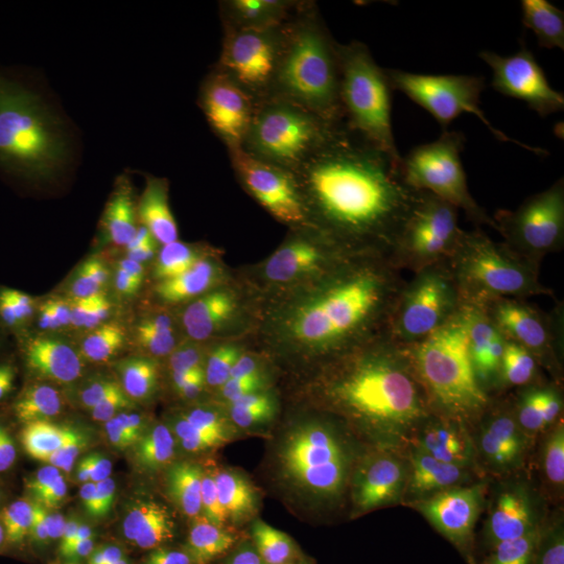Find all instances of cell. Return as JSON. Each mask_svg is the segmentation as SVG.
<instances>
[{
    "label": "cell",
    "instance_id": "6da1fadb",
    "mask_svg": "<svg viewBox=\"0 0 564 564\" xmlns=\"http://www.w3.org/2000/svg\"><path fill=\"white\" fill-rule=\"evenodd\" d=\"M120 241L80 195L30 165L0 162V337L57 360H90L130 324Z\"/></svg>",
    "mask_w": 564,
    "mask_h": 564
},
{
    "label": "cell",
    "instance_id": "7a4b0ae2",
    "mask_svg": "<svg viewBox=\"0 0 564 564\" xmlns=\"http://www.w3.org/2000/svg\"><path fill=\"white\" fill-rule=\"evenodd\" d=\"M564 99V51L533 59L449 55L433 139L456 151L510 203L540 193Z\"/></svg>",
    "mask_w": 564,
    "mask_h": 564
},
{
    "label": "cell",
    "instance_id": "3957f363",
    "mask_svg": "<svg viewBox=\"0 0 564 564\" xmlns=\"http://www.w3.org/2000/svg\"><path fill=\"white\" fill-rule=\"evenodd\" d=\"M398 207L458 305L484 300L512 216L505 193L431 137L403 167Z\"/></svg>",
    "mask_w": 564,
    "mask_h": 564
},
{
    "label": "cell",
    "instance_id": "277c9868",
    "mask_svg": "<svg viewBox=\"0 0 564 564\" xmlns=\"http://www.w3.org/2000/svg\"><path fill=\"white\" fill-rule=\"evenodd\" d=\"M484 300L564 337V197L540 193L512 205Z\"/></svg>",
    "mask_w": 564,
    "mask_h": 564
},
{
    "label": "cell",
    "instance_id": "5b68a950",
    "mask_svg": "<svg viewBox=\"0 0 564 564\" xmlns=\"http://www.w3.org/2000/svg\"><path fill=\"white\" fill-rule=\"evenodd\" d=\"M468 341L494 381L564 444V337L521 323L485 300L460 303Z\"/></svg>",
    "mask_w": 564,
    "mask_h": 564
},
{
    "label": "cell",
    "instance_id": "8992f818",
    "mask_svg": "<svg viewBox=\"0 0 564 564\" xmlns=\"http://www.w3.org/2000/svg\"><path fill=\"white\" fill-rule=\"evenodd\" d=\"M276 433L312 484L326 491L356 481V454L337 405V372L328 358L300 354L276 408Z\"/></svg>",
    "mask_w": 564,
    "mask_h": 564
},
{
    "label": "cell",
    "instance_id": "52a82bcc",
    "mask_svg": "<svg viewBox=\"0 0 564 564\" xmlns=\"http://www.w3.org/2000/svg\"><path fill=\"white\" fill-rule=\"evenodd\" d=\"M442 15L456 57L533 59L564 51V0H458Z\"/></svg>",
    "mask_w": 564,
    "mask_h": 564
},
{
    "label": "cell",
    "instance_id": "ba28073f",
    "mask_svg": "<svg viewBox=\"0 0 564 564\" xmlns=\"http://www.w3.org/2000/svg\"><path fill=\"white\" fill-rule=\"evenodd\" d=\"M270 429L260 366L256 358L242 356L207 431V454L224 485L253 494L276 458Z\"/></svg>",
    "mask_w": 564,
    "mask_h": 564
},
{
    "label": "cell",
    "instance_id": "9c48e42d",
    "mask_svg": "<svg viewBox=\"0 0 564 564\" xmlns=\"http://www.w3.org/2000/svg\"><path fill=\"white\" fill-rule=\"evenodd\" d=\"M400 519L395 505L377 489L356 481L328 489L312 524L307 550L318 563H330L377 542Z\"/></svg>",
    "mask_w": 564,
    "mask_h": 564
},
{
    "label": "cell",
    "instance_id": "30bf717a",
    "mask_svg": "<svg viewBox=\"0 0 564 564\" xmlns=\"http://www.w3.org/2000/svg\"><path fill=\"white\" fill-rule=\"evenodd\" d=\"M437 542L423 523L400 519L377 542L362 550L323 564H431Z\"/></svg>",
    "mask_w": 564,
    "mask_h": 564
},
{
    "label": "cell",
    "instance_id": "8fae6325",
    "mask_svg": "<svg viewBox=\"0 0 564 564\" xmlns=\"http://www.w3.org/2000/svg\"><path fill=\"white\" fill-rule=\"evenodd\" d=\"M216 550V540L202 521L181 517L163 529L144 564H214Z\"/></svg>",
    "mask_w": 564,
    "mask_h": 564
},
{
    "label": "cell",
    "instance_id": "7c38bea8",
    "mask_svg": "<svg viewBox=\"0 0 564 564\" xmlns=\"http://www.w3.org/2000/svg\"><path fill=\"white\" fill-rule=\"evenodd\" d=\"M531 552L547 564H564V494L547 506L529 535Z\"/></svg>",
    "mask_w": 564,
    "mask_h": 564
},
{
    "label": "cell",
    "instance_id": "4fadbf2b",
    "mask_svg": "<svg viewBox=\"0 0 564 564\" xmlns=\"http://www.w3.org/2000/svg\"><path fill=\"white\" fill-rule=\"evenodd\" d=\"M312 506V484L300 485L295 489L282 491L279 496L265 498L253 502V517L263 519L268 523L286 527V524L297 523L307 514Z\"/></svg>",
    "mask_w": 564,
    "mask_h": 564
},
{
    "label": "cell",
    "instance_id": "5bb4252c",
    "mask_svg": "<svg viewBox=\"0 0 564 564\" xmlns=\"http://www.w3.org/2000/svg\"><path fill=\"white\" fill-rule=\"evenodd\" d=\"M305 484H312V481L305 475L302 464L297 463L291 454L282 452L274 458V463L268 468V473L263 475L262 481L253 489L251 496H253V502H258Z\"/></svg>",
    "mask_w": 564,
    "mask_h": 564
},
{
    "label": "cell",
    "instance_id": "9a60e30c",
    "mask_svg": "<svg viewBox=\"0 0 564 564\" xmlns=\"http://www.w3.org/2000/svg\"><path fill=\"white\" fill-rule=\"evenodd\" d=\"M237 538L256 545L260 552L276 558L279 563L286 561L289 538H286V531L279 524L268 523L258 517H249L237 527Z\"/></svg>",
    "mask_w": 564,
    "mask_h": 564
},
{
    "label": "cell",
    "instance_id": "2e32d148",
    "mask_svg": "<svg viewBox=\"0 0 564 564\" xmlns=\"http://www.w3.org/2000/svg\"><path fill=\"white\" fill-rule=\"evenodd\" d=\"M540 193H552V195H561V197H564V99ZM540 193H538V195H540Z\"/></svg>",
    "mask_w": 564,
    "mask_h": 564
},
{
    "label": "cell",
    "instance_id": "e0dca14e",
    "mask_svg": "<svg viewBox=\"0 0 564 564\" xmlns=\"http://www.w3.org/2000/svg\"><path fill=\"white\" fill-rule=\"evenodd\" d=\"M230 564H284L279 563L276 558L268 556L260 552L256 545L245 542L241 538L235 535V544H232V556H230Z\"/></svg>",
    "mask_w": 564,
    "mask_h": 564
}]
</instances>
